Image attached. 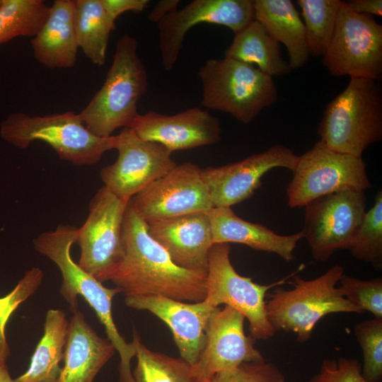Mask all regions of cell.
I'll list each match as a JSON object with an SVG mask.
<instances>
[{"label": "cell", "mask_w": 382, "mask_h": 382, "mask_svg": "<svg viewBox=\"0 0 382 382\" xmlns=\"http://www.w3.org/2000/svg\"><path fill=\"white\" fill-rule=\"evenodd\" d=\"M2 139L25 149L35 141L50 145L58 156L76 166H91L115 149L116 137H100L91 132L79 114L73 111L47 115L16 112L1 123Z\"/></svg>", "instance_id": "8992f818"}, {"label": "cell", "mask_w": 382, "mask_h": 382, "mask_svg": "<svg viewBox=\"0 0 382 382\" xmlns=\"http://www.w3.org/2000/svg\"><path fill=\"white\" fill-rule=\"evenodd\" d=\"M213 243H241L249 248L279 256L286 262L295 258L294 251L303 238L302 231L279 235L261 224L245 221L231 207H213L207 212Z\"/></svg>", "instance_id": "7402d4cb"}, {"label": "cell", "mask_w": 382, "mask_h": 382, "mask_svg": "<svg viewBox=\"0 0 382 382\" xmlns=\"http://www.w3.org/2000/svg\"><path fill=\"white\" fill-rule=\"evenodd\" d=\"M245 317L225 306L218 308L206 330V344L191 371L197 382H209L218 372L243 363L265 361L255 347V340L245 335Z\"/></svg>", "instance_id": "e0dca14e"}, {"label": "cell", "mask_w": 382, "mask_h": 382, "mask_svg": "<svg viewBox=\"0 0 382 382\" xmlns=\"http://www.w3.org/2000/svg\"><path fill=\"white\" fill-rule=\"evenodd\" d=\"M147 224L150 236L177 266L207 272L209 251L214 244L207 213L189 214Z\"/></svg>", "instance_id": "ffe728a7"}, {"label": "cell", "mask_w": 382, "mask_h": 382, "mask_svg": "<svg viewBox=\"0 0 382 382\" xmlns=\"http://www.w3.org/2000/svg\"><path fill=\"white\" fill-rule=\"evenodd\" d=\"M146 223L193 213H207L214 206L201 168L185 162L173 168L130 199Z\"/></svg>", "instance_id": "4fadbf2b"}, {"label": "cell", "mask_w": 382, "mask_h": 382, "mask_svg": "<svg viewBox=\"0 0 382 382\" xmlns=\"http://www.w3.org/2000/svg\"><path fill=\"white\" fill-rule=\"evenodd\" d=\"M115 352L110 341L98 335L77 310L69 321L64 366L57 382H93Z\"/></svg>", "instance_id": "44dd1931"}, {"label": "cell", "mask_w": 382, "mask_h": 382, "mask_svg": "<svg viewBox=\"0 0 382 382\" xmlns=\"http://www.w3.org/2000/svg\"><path fill=\"white\" fill-rule=\"evenodd\" d=\"M255 20L254 0H195L157 23L159 50L165 70L174 67L187 33L200 23L239 32Z\"/></svg>", "instance_id": "9a60e30c"}, {"label": "cell", "mask_w": 382, "mask_h": 382, "mask_svg": "<svg viewBox=\"0 0 382 382\" xmlns=\"http://www.w3.org/2000/svg\"><path fill=\"white\" fill-rule=\"evenodd\" d=\"M115 137L118 157L100 170V176L103 186L118 197L131 199L177 166L172 151L158 142L141 139L130 128Z\"/></svg>", "instance_id": "5bb4252c"}, {"label": "cell", "mask_w": 382, "mask_h": 382, "mask_svg": "<svg viewBox=\"0 0 382 382\" xmlns=\"http://www.w3.org/2000/svg\"><path fill=\"white\" fill-rule=\"evenodd\" d=\"M133 340L137 359V366L132 372L134 382H197L188 363L182 358H173L149 349L141 342L134 328Z\"/></svg>", "instance_id": "83f0119b"}, {"label": "cell", "mask_w": 382, "mask_h": 382, "mask_svg": "<svg viewBox=\"0 0 382 382\" xmlns=\"http://www.w3.org/2000/svg\"><path fill=\"white\" fill-rule=\"evenodd\" d=\"M69 321L61 309L47 311L43 335L30 359L28 369L16 382H57L64 360Z\"/></svg>", "instance_id": "d4e9b609"}, {"label": "cell", "mask_w": 382, "mask_h": 382, "mask_svg": "<svg viewBox=\"0 0 382 382\" xmlns=\"http://www.w3.org/2000/svg\"><path fill=\"white\" fill-rule=\"evenodd\" d=\"M42 0H0V44L37 35L49 14Z\"/></svg>", "instance_id": "f1b7e54d"}, {"label": "cell", "mask_w": 382, "mask_h": 382, "mask_svg": "<svg viewBox=\"0 0 382 382\" xmlns=\"http://www.w3.org/2000/svg\"><path fill=\"white\" fill-rule=\"evenodd\" d=\"M310 53L323 56L332 37L340 0H298Z\"/></svg>", "instance_id": "f546056e"}, {"label": "cell", "mask_w": 382, "mask_h": 382, "mask_svg": "<svg viewBox=\"0 0 382 382\" xmlns=\"http://www.w3.org/2000/svg\"><path fill=\"white\" fill-rule=\"evenodd\" d=\"M338 287L345 298L363 312L382 318V277L364 280L343 274Z\"/></svg>", "instance_id": "836d02e7"}, {"label": "cell", "mask_w": 382, "mask_h": 382, "mask_svg": "<svg viewBox=\"0 0 382 382\" xmlns=\"http://www.w3.org/2000/svg\"><path fill=\"white\" fill-rule=\"evenodd\" d=\"M224 57L254 65L272 77L288 74L292 69L282 57L279 43L256 20L234 33Z\"/></svg>", "instance_id": "484cf974"}, {"label": "cell", "mask_w": 382, "mask_h": 382, "mask_svg": "<svg viewBox=\"0 0 382 382\" xmlns=\"http://www.w3.org/2000/svg\"><path fill=\"white\" fill-rule=\"evenodd\" d=\"M357 260L382 270V191L376 195L374 204L366 212L364 220L348 250Z\"/></svg>", "instance_id": "4dcf8cb0"}, {"label": "cell", "mask_w": 382, "mask_h": 382, "mask_svg": "<svg viewBox=\"0 0 382 382\" xmlns=\"http://www.w3.org/2000/svg\"><path fill=\"white\" fill-rule=\"evenodd\" d=\"M255 20L284 45L291 69L303 67L311 54L303 23L291 0H254Z\"/></svg>", "instance_id": "cb8c5ba5"}, {"label": "cell", "mask_w": 382, "mask_h": 382, "mask_svg": "<svg viewBox=\"0 0 382 382\" xmlns=\"http://www.w3.org/2000/svg\"><path fill=\"white\" fill-rule=\"evenodd\" d=\"M127 306L147 311L170 329L180 358L190 366L196 364L206 344L209 322L219 307L204 301L188 303L159 295L125 297Z\"/></svg>", "instance_id": "ac0fdd59"}, {"label": "cell", "mask_w": 382, "mask_h": 382, "mask_svg": "<svg viewBox=\"0 0 382 382\" xmlns=\"http://www.w3.org/2000/svg\"><path fill=\"white\" fill-rule=\"evenodd\" d=\"M75 0H55L30 44L35 59L49 69H69L76 62L79 45L74 29Z\"/></svg>", "instance_id": "603a6c76"}, {"label": "cell", "mask_w": 382, "mask_h": 382, "mask_svg": "<svg viewBox=\"0 0 382 382\" xmlns=\"http://www.w3.org/2000/svg\"><path fill=\"white\" fill-rule=\"evenodd\" d=\"M0 382H16L15 379L12 378L6 364L0 366Z\"/></svg>", "instance_id": "ab89813d"}, {"label": "cell", "mask_w": 382, "mask_h": 382, "mask_svg": "<svg viewBox=\"0 0 382 382\" xmlns=\"http://www.w3.org/2000/svg\"><path fill=\"white\" fill-rule=\"evenodd\" d=\"M318 133L330 149L362 158L382 139L380 81L351 77L347 87L326 106Z\"/></svg>", "instance_id": "5b68a950"}, {"label": "cell", "mask_w": 382, "mask_h": 382, "mask_svg": "<svg viewBox=\"0 0 382 382\" xmlns=\"http://www.w3.org/2000/svg\"><path fill=\"white\" fill-rule=\"evenodd\" d=\"M130 129L141 139L158 142L172 152L215 144L221 134L220 120L197 107L175 115L149 110L139 114Z\"/></svg>", "instance_id": "d6986e66"}, {"label": "cell", "mask_w": 382, "mask_h": 382, "mask_svg": "<svg viewBox=\"0 0 382 382\" xmlns=\"http://www.w3.org/2000/svg\"><path fill=\"white\" fill-rule=\"evenodd\" d=\"M202 105L228 113L244 124L251 122L277 100L272 76L254 65L229 58L209 59L198 72Z\"/></svg>", "instance_id": "52a82bcc"}, {"label": "cell", "mask_w": 382, "mask_h": 382, "mask_svg": "<svg viewBox=\"0 0 382 382\" xmlns=\"http://www.w3.org/2000/svg\"><path fill=\"white\" fill-rule=\"evenodd\" d=\"M178 0H161L158 1L148 16L149 21L158 23L168 13L178 9Z\"/></svg>", "instance_id": "f35d334b"}, {"label": "cell", "mask_w": 382, "mask_h": 382, "mask_svg": "<svg viewBox=\"0 0 382 382\" xmlns=\"http://www.w3.org/2000/svg\"><path fill=\"white\" fill-rule=\"evenodd\" d=\"M115 27V21L108 15L100 0H75L77 43L93 64L105 63L110 35Z\"/></svg>", "instance_id": "4316f807"}, {"label": "cell", "mask_w": 382, "mask_h": 382, "mask_svg": "<svg viewBox=\"0 0 382 382\" xmlns=\"http://www.w3.org/2000/svg\"><path fill=\"white\" fill-rule=\"evenodd\" d=\"M122 246V257L108 281L125 297L159 295L188 303L204 300L207 273L177 266L150 236L147 223L137 214L130 200L124 217Z\"/></svg>", "instance_id": "6da1fadb"}, {"label": "cell", "mask_w": 382, "mask_h": 382, "mask_svg": "<svg viewBox=\"0 0 382 382\" xmlns=\"http://www.w3.org/2000/svg\"><path fill=\"white\" fill-rule=\"evenodd\" d=\"M371 186L362 158L332 151L319 140L299 156L286 193L289 207L301 208L326 195Z\"/></svg>", "instance_id": "ba28073f"}, {"label": "cell", "mask_w": 382, "mask_h": 382, "mask_svg": "<svg viewBox=\"0 0 382 382\" xmlns=\"http://www.w3.org/2000/svg\"><path fill=\"white\" fill-rule=\"evenodd\" d=\"M43 276L40 268L33 267L25 272L9 293L0 297V366L6 364L11 355L5 334L6 323L17 308L38 289Z\"/></svg>", "instance_id": "d6a6232c"}, {"label": "cell", "mask_w": 382, "mask_h": 382, "mask_svg": "<svg viewBox=\"0 0 382 382\" xmlns=\"http://www.w3.org/2000/svg\"><path fill=\"white\" fill-rule=\"evenodd\" d=\"M354 333L363 354L361 374L366 382L382 381V318L357 323Z\"/></svg>", "instance_id": "1f68e13d"}, {"label": "cell", "mask_w": 382, "mask_h": 382, "mask_svg": "<svg viewBox=\"0 0 382 382\" xmlns=\"http://www.w3.org/2000/svg\"><path fill=\"white\" fill-rule=\"evenodd\" d=\"M309 382H366L361 374V364L353 358L323 360L319 371Z\"/></svg>", "instance_id": "d590c367"}, {"label": "cell", "mask_w": 382, "mask_h": 382, "mask_svg": "<svg viewBox=\"0 0 382 382\" xmlns=\"http://www.w3.org/2000/svg\"><path fill=\"white\" fill-rule=\"evenodd\" d=\"M303 238L313 259L328 260L349 250L366 214L364 192L345 190L315 199L305 207Z\"/></svg>", "instance_id": "7c38bea8"}, {"label": "cell", "mask_w": 382, "mask_h": 382, "mask_svg": "<svg viewBox=\"0 0 382 382\" xmlns=\"http://www.w3.org/2000/svg\"><path fill=\"white\" fill-rule=\"evenodd\" d=\"M345 4L350 11L356 13L382 16L381 0H351Z\"/></svg>", "instance_id": "74e56055"}, {"label": "cell", "mask_w": 382, "mask_h": 382, "mask_svg": "<svg viewBox=\"0 0 382 382\" xmlns=\"http://www.w3.org/2000/svg\"><path fill=\"white\" fill-rule=\"evenodd\" d=\"M106 13L114 21L124 12L139 13L149 4V0H100Z\"/></svg>", "instance_id": "8d00e7d4"}, {"label": "cell", "mask_w": 382, "mask_h": 382, "mask_svg": "<svg viewBox=\"0 0 382 382\" xmlns=\"http://www.w3.org/2000/svg\"><path fill=\"white\" fill-rule=\"evenodd\" d=\"M299 156L283 144L219 167L201 168L214 207H231L251 197L268 171L283 168L294 171Z\"/></svg>", "instance_id": "2e32d148"}, {"label": "cell", "mask_w": 382, "mask_h": 382, "mask_svg": "<svg viewBox=\"0 0 382 382\" xmlns=\"http://www.w3.org/2000/svg\"><path fill=\"white\" fill-rule=\"evenodd\" d=\"M228 243H214L208 255L207 294L204 301L213 307L224 304L243 314L249 323L250 336L267 340L275 331L266 314L267 294L284 284L287 277L267 285L239 274L230 260Z\"/></svg>", "instance_id": "9c48e42d"}, {"label": "cell", "mask_w": 382, "mask_h": 382, "mask_svg": "<svg viewBox=\"0 0 382 382\" xmlns=\"http://www.w3.org/2000/svg\"><path fill=\"white\" fill-rule=\"evenodd\" d=\"M344 274L340 265H335L313 279L293 275L289 283L291 289L276 286L267 294L265 310L274 330L293 332L299 342L308 341L316 325L331 313H362L359 308L348 301L338 287Z\"/></svg>", "instance_id": "3957f363"}, {"label": "cell", "mask_w": 382, "mask_h": 382, "mask_svg": "<svg viewBox=\"0 0 382 382\" xmlns=\"http://www.w3.org/2000/svg\"><path fill=\"white\" fill-rule=\"evenodd\" d=\"M78 228L69 224H59L53 231H46L33 241L35 249L52 261L59 270L62 283L59 292L74 313L78 310V296H82L95 311L105 328L107 338L117 352L120 361L119 381L134 382L131 369L132 359L136 356L134 340L127 342L118 331L112 317V302L120 293L115 288H108L76 263L71 249L76 243Z\"/></svg>", "instance_id": "7a4b0ae2"}, {"label": "cell", "mask_w": 382, "mask_h": 382, "mask_svg": "<svg viewBox=\"0 0 382 382\" xmlns=\"http://www.w3.org/2000/svg\"><path fill=\"white\" fill-rule=\"evenodd\" d=\"M137 49L138 42L131 35L117 40L103 85L79 113L98 137H109L118 128H130L139 115L137 105L146 91L148 78Z\"/></svg>", "instance_id": "277c9868"}, {"label": "cell", "mask_w": 382, "mask_h": 382, "mask_svg": "<svg viewBox=\"0 0 382 382\" xmlns=\"http://www.w3.org/2000/svg\"><path fill=\"white\" fill-rule=\"evenodd\" d=\"M209 382H285V376L276 365L265 360L219 371Z\"/></svg>", "instance_id": "e575fe53"}, {"label": "cell", "mask_w": 382, "mask_h": 382, "mask_svg": "<svg viewBox=\"0 0 382 382\" xmlns=\"http://www.w3.org/2000/svg\"><path fill=\"white\" fill-rule=\"evenodd\" d=\"M322 62L334 76L380 81L382 25L374 16L354 13L342 1Z\"/></svg>", "instance_id": "30bf717a"}, {"label": "cell", "mask_w": 382, "mask_h": 382, "mask_svg": "<svg viewBox=\"0 0 382 382\" xmlns=\"http://www.w3.org/2000/svg\"><path fill=\"white\" fill-rule=\"evenodd\" d=\"M129 200L103 186L91 200L88 216L77 229L78 265L101 282L108 281L122 257L123 221Z\"/></svg>", "instance_id": "8fae6325"}]
</instances>
